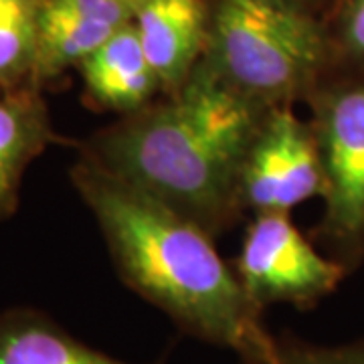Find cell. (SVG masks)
Segmentation results:
<instances>
[{
    "mask_svg": "<svg viewBox=\"0 0 364 364\" xmlns=\"http://www.w3.org/2000/svg\"><path fill=\"white\" fill-rule=\"evenodd\" d=\"M0 364H128L71 338L33 312L0 318Z\"/></svg>",
    "mask_w": 364,
    "mask_h": 364,
    "instance_id": "11",
    "label": "cell"
},
{
    "mask_svg": "<svg viewBox=\"0 0 364 364\" xmlns=\"http://www.w3.org/2000/svg\"><path fill=\"white\" fill-rule=\"evenodd\" d=\"M41 0H0V87L35 85Z\"/></svg>",
    "mask_w": 364,
    "mask_h": 364,
    "instance_id": "12",
    "label": "cell"
},
{
    "mask_svg": "<svg viewBox=\"0 0 364 364\" xmlns=\"http://www.w3.org/2000/svg\"><path fill=\"white\" fill-rule=\"evenodd\" d=\"M200 63L263 107L294 105L332 65L320 14L287 0H207Z\"/></svg>",
    "mask_w": 364,
    "mask_h": 364,
    "instance_id": "3",
    "label": "cell"
},
{
    "mask_svg": "<svg viewBox=\"0 0 364 364\" xmlns=\"http://www.w3.org/2000/svg\"><path fill=\"white\" fill-rule=\"evenodd\" d=\"M77 69L87 102L102 112L128 116L162 93L134 25L116 33Z\"/></svg>",
    "mask_w": 364,
    "mask_h": 364,
    "instance_id": "9",
    "label": "cell"
},
{
    "mask_svg": "<svg viewBox=\"0 0 364 364\" xmlns=\"http://www.w3.org/2000/svg\"><path fill=\"white\" fill-rule=\"evenodd\" d=\"M324 195V170L310 122L291 105L267 109L249 148L241 198L255 215L284 213Z\"/></svg>",
    "mask_w": 364,
    "mask_h": 364,
    "instance_id": "6",
    "label": "cell"
},
{
    "mask_svg": "<svg viewBox=\"0 0 364 364\" xmlns=\"http://www.w3.org/2000/svg\"><path fill=\"white\" fill-rule=\"evenodd\" d=\"M272 364H364V340L336 346L282 344Z\"/></svg>",
    "mask_w": 364,
    "mask_h": 364,
    "instance_id": "14",
    "label": "cell"
},
{
    "mask_svg": "<svg viewBox=\"0 0 364 364\" xmlns=\"http://www.w3.org/2000/svg\"><path fill=\"white\" fill-rule=\"evenodd\" d=\"M71 182L136 294L196 338L237 352L247 364L273 363L279 342L207 231L85 154L71 166Z\"/></svg>",
    "mask_w": 364,
    "mask_h": 364,
    "instance_id": "1",
    "label": "cell"
},
{
    "mask_svg": "<svg viewBox=\"0 0 364 364\" xmlns=\"http://www.w3.org/2000/svg\"><path fill=\"white\" fill-rule=\"evenodd\" d=\"M287 2L296 4V6L304 9V11L320 14V16H324V9L330 4V0H287Z\"/></svg>",
    "mask_w": 364,
    "mask_h": 364,
    "instance_id": "15",
    "label": "cell"
},
{
    "mask_svg": "<svg viewBox=\"0 0 364 364\" xmlns=\"http://www.w3.org/2000/svg\"><path fill=\"white\" fill-rule=\"evenodd\" d=\"M132 25L162 93L181 87L207 47V0H138Z\"/></svg>",
    "mask_w": 364,
    "mask_h": 364,
    "instance_id": "8",
    "label": "cell"
},
{
    "mask_svg": "<svg viewBox=\"0 0 364 364\" xmlns=\"http://www.w3.org/2000/svg\"><path fill=\"white\" fill-rule=\"evenodd\" d=\"M267 109L198 63L178 90L119 116L81 154L217 237L245 213L243 170Z\"/></svg>",
    "mask_w": 364,
    "mask_h": 364,
    "instance_id": "2",
    "label": "cell"
},
{
    "mask_svg": "<svg viewBox=\"0 0 364 364\" xmlns=\"http://www.w3.org/2000/svg\"><path fill=\"white\" fill-rule=\"evenodd\" d=\"M57 140L39 87H0V221L18 205L28 164Z\"/></svg>",
    "mask_w": 364,
    "mask_h": 364,
    "instance_id": "10",
    "label": "cell"
},
{
    "mask_svg": "<svg viewBox=\"0 0 364 364\" xmlns=\"http://www.w3.org/2000/svg\"><path fill=\"white\" fill-rule=\"evenodd\" d=\"M235 273L259 310L272 304L310 308L338 287L346 267L320 255L287 215L265 213L249 225Z\"/></svg>",
    "mask_w": 364,
    "mask_h": 364,
    "instance_id": "5",
    "label": "cell"
},
{
    "mask_svg": "<svg viewBox=\"0 0 364 364\" xmlns=\"http://www.w3.org/2000/svg\"><path fill=\"white\" fill-rule=\"evenodd\" d=\"M304 102L324 170L318 237L348 272L364 257V69L330 65Z\"/></svg>",
    "mask_w": 364,
    "mask_h": 364,
    "instance_id": "4",
    "label": "cell"
},
{
    "mask_svg": "<svg viewBox=\"0 0 364 364\" xmlns=\"http://www.w3.org/2000/svg\"><path fill=\"white\" fill-rule=\"evenodd\" d=\"M138 0H41L35 83L79 67L132 25Z\"/></svg>",
    "mask_w": 364,
    "mask_h": 364,
    "instance_id": "7",
    "label": "cell"
},
{
    "mask_svg": "<svg viewBox=\"0 0 364 364\" xmlns=\"http://www.w3.org/2000/svg\"><path fill=\"white\" fill-rule=\"evenodd\" d=\"M322 21L332 65L364 69V0H330Z\"/></svg>",
    "mask_w": 364,
    "mask_h": 364,
    "instance_id": "13",
    "label": "cell"
}]
</instances>
